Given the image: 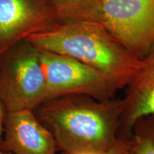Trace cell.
Returning <instances> with one entry per match:
<instances>
[{"label":"cell","instance_id":"6da1fadb","mask_svg":"<svg viewBox=\"0 0 154 154\" xmlns=\"http://www.w3.org/2000/svg\"><path fill=\"white\" fill-rule=\"evenodd\" d=\"M35 110L65 153L104 154L120 136L122 99L66 96L44 101Z\"/></svg>","mask_w":154,"mask_h":154},{"label":"cell","instance_id":"7a4b0ae2","mask_svg":"<svg viewBox=\"0 0 154 154\" xmlns=\"http://www.w3.org/2000/svg\"><path fill=\"white\" fill-rule=\"evenodd\" d=\"M38 49L69 56L104 73L121 88L126 87L142 59L97 23L85 20L59 22L26 38Z\"/></svg>","mask_w":154,"mask_h":154},{"label":"cell","instance_id":"3957f363","mask_svg":"<svg viewBox=\"0 0 154 154\" xmlns=\"http://www.w3.org/2000/svg\"><path fill=\"white\" fill-rule=\"evenodd\" d=\"M39 50L26 39L0 56V99L7 111L35 110L47 101Z\"/></svg>","mask_w":154,"mask_h":154},{"label":"cell","instance_id":"277c9868","mask_svg":"<svg viewBox=\"0 0 154 154\" xmlns=\"http://www.w3.org/2000/svg\"><path fill=\"white\" fill-rule=\"evenodd\" d=\"M78 20L101 25L141 59L154 44V0H94Z\"/></svg>","mask_w":154,"mask_h":154},{"label":"cell","instance_id":"5b68a950","mask_svg":"<svg viewBox=\"0 0 154 154\" xmlns=\"http://www.w3.org/2000/svg\"><path fill=\"white\" fill-rule=\"evenodd\" d=\"M39 54L47 81V101L72 95L104 101L113 99L121 89L108 75L74 58L44 50Z\"/></svg>","mask_w":154,"mask_h":154},{"label":"cell","instance_id":"8992f818","mask_svg":"<svg viewBox=\"0 0 154 154\" xmlns=\"http://www.w3.org/2000/svg\"><path fill=\"white\" fill-rule=\"evenodd\" d=\"M59 23L54 0H0V56Z\"/></svg>","mask_w":154,"mask_h":154},{"label":"cell","instance_id":"52a82bcc","mask_svg":"<svg viewBox=\"0 0 154 154\" xmlns=\"http://www.w3.org/2000/svg\"><path fill=\"white\" fill-rule=\"evenodd\" d=\"M4 132V148L12 154H57L54 136L34 111H7Z\"/></svg>","mask_w":154,"mask_h":154},{"label":"cell","instance_id":"ba28073f","mask_svg":"<svg viewBox=\"0 0 154 154\" xmlns=\"http://www.w3.org/2000/svg\"><path fill=\"white\" fill-rule=\"evenodd\" d=\"M121 133L128 136L138 119L154 114V44L142 59V65L126 86L122 99Z\"/></svg>","mask_w":154,"mask_h":154},{"label":"cell","instance_id":"9c48e42d","mask_svg":"<svg viewBox=\"0 0 154 154\" xmlns=\"http://www.w3.org/2000/svg\"><path fill=\"white\" fill-rule=\"evenodd\" d=\"M127 136L134 154H154V114L136 121Z\"/></svg>","mask_w":154,"mask_h":154},{"label":"cell","instance_id":"30bf717a","mask_svg":"<svg viewBox=\"0 0 154 154\" xmlns=\"http://www.w3.org/2000/svg\"><path fill=\"white\" fill-rule=\"evenodd\" d=\"M94 0H54L59 22L78 20Z\"/></svg>","mask_w":154,"mask_h":154},{"label":"cell","instance_id":"8fae6325","mask_svg":"<svg viewBox=\"0 0 154 154\" xmlns=\"http://www.w3.org/2000/svg\"><path fill=\"white\" fill-rule=\"evenodd\" d=\"M104 154H134L131 148L128 136L120 134L115 145Z\"/></svg>","mask_w":154,"mask_h":154},{"label":"cell","instance_id":"7c38bea8","mask_svg":"<svg viewBox=\"0 0 154 154\" xmlns=\"http://www.w3.org/2000/svg\"><path fill=\"white\" fill-rule=\"evenodd\" d=\"M7 111L4 103L0 99V146L2 140V135L5 130V123Z\"/></svg>","mask_w":154,"mask_h":154},{"label":"cell","instance_id":"4fadbf2b","mask_svg":"<svg viewBox=\"0 0 154 154\" xmlns=\"http://www.w3.org/2000/svg\"><path fill=\"white\" fill-rule=\"evenodd\" d=\"M0 154H12V153L7 151H2V150H0Z\"/></svg>","mask_w":154,"mask_h":154},{"label":"cell","instance_id":"5bb4252c","mask_svg":"<svg viewBox=\"0 0 154 154\" xmlns=\"http://www.w3.org/2000/svg\"><path fill=\"white\" fill-rule=\"evenodd\" d=\"M63 154H67V153H63Z\"/></svg>","mask_w":154,"mask_h":154}]
</instances>
